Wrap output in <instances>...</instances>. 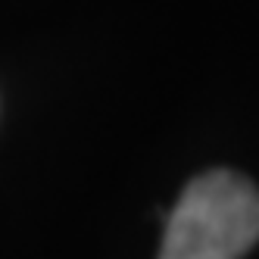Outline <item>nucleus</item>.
<instances>
[{
  "mask_svg": "<svg viewBox=\"0 0 259 259\" xmlns=\"http://www.w3.org/2000/svg\"><path fill=\"white\" fill-rule=\"evenodd\" d=\"M256 240V184L237 172L215 169L181 191L165 222L159 259H240Z\"/></svg>",
  "mask_w": 259,
  "mask_h": 259,
  "instance_id": "f257e3e1",
  "label": "nucleus"
}]
</instances>
